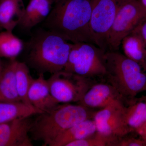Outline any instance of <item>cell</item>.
Listing matches in <instances>:
<instances>
[{"mask_svg":"<svg viewBox=\"0 0 146 146\" xmlns=\"http://www.w3.org/2000/svg\"><path fill=\"white\" fill-rule=\"evenodd\" d=\"M118 101L124 103L111 84L100 82L92 84L78 104L89 109H100Z\"/></svg>","mask_w":146,"mask_h":146,"instance_id":"8fae6325","label":"cell"},{"mask_svg":"<svg viewBox=\"0 0 146 146\" xmlns=\"http://www.w3.org/2000/svg\"><path fill=\"white\" fill-rule=\"evenodd\" d=\"M124 54L146 67V45L140 35L135 30L125 37L122 41Z\"/></svg>","mask_w":146,"mask_h":146,"instance_id":"ac0fdd59","label":"cell"},{"mask_svg":"<svg viewBox=\"0 0 146 146\" xmlns=\"http://www.w3.org/2000/svg\"><path fill=\"white\" fill-rule=\"evenodd\" d=\"M106 73L104 78L117 91L125 104L146 90V74L142 66L119 50L105 53Z\"/></svg>","mask_w":146,"mask_h":146,"instance_id":"277c9868","label":"cell"},{"mask_svg":"<svg viewBox=\"0 0 146 146\" xmlns=\"http://www.w3.org/2000/svg\"><path fill=\"white\" fill-rule=\"evenodd\" d=\"M97 131L93 119H87L73 126L60 135L51 146H66L74 141L87 138Z\"/></svg>","mask_w":146,"mask_h":146,"instance_id":"2e32d148","label":"cell"},{"mask_svg":"<svg viewBox=\"0 0 146 146\" xmlns=\"http://www.w3.org/2000/svg\"><path fill=\"white\" fill-rule=\"evenodd\" d=\"M146 21V9L138 0H121L110 31L107 50H119L123 39Z\"/></svg>","mask_w":146,"mask_h":146,"instance_id":"8992f818","label":"cell"},{"mask_svg":"<svg viewBox=\"0 0 146 146\" xmlns=\"http://www.w3.org/2000/svg\"><path fill=\"white\" fill-rule=\"evenodd\" d=\"M42 112L32 106L22 102L0 101V124Z\"/></svg>","mask_w":146,"mask_h":146,"instance_id":"e0dca14e","label":"cell"},{"mask_svg":"<svg viewBox=\"0 0 146 146\" xmlns=\"http://www.w3.org/2000/svg\"><path fill=\"white\" fill-rule=\"evenodd\" d=\"M126 106L125 120L131 131L136 130L145 121L146 115V99L133 101Z\"/></svg>","mask_w":146,"mask_h":146,"instance_id":"ffe728a7","label":"cell"},{"mask_svg":"<svg viewBox=\"0 0 146 146\" xmlns=\"http://www.w3.org/2000/svg\"><path fill=\"white\" fill-rule=\"evenodd\" d=\"M72 43L58 35L39 28L24 44L28 66L39 74H54L65 68Z\"/></svg>","mask_w":146,"mask_h":146,"instance_id":"7a4b0ae2","label":"cell"},{"mask_svg":"<svg viewBox=\"0 0 146 146\" xmlns=\"http://www.w3.org/2000/svg\"><path fill=\"white\" fill-rule=\"evenodd\" d=\"M135 131L141 136L142 139L146 141V123H143Z\"/></svg>","mask_w":146,"mask_h":146,"instance_id":"d4e9b609","label":"cell"},{"mask_svg":"<svg viewBox=\"0 0 146 146\" xmlns=\"http://www.w3.org/2000/svg\"><path fill=\"white\" fill-rule=\"evenodd\" d=\"M119 140L96 131L87 138L71 142L66 146H117Z\"/></svg>","mask_w":146,"mask_h":146,"instance_id":"7402d4cb","label":"cell"},{"mask_svg":"<svg viewBox=\"0 0 146 146\" xmlns=\"http://www.w3.org/2000/svg\"><path fill=\"white\" fill-rule=\"evenodd\" d=\"M121 1V0H117V2H119Z\"/></svg>","mask_w":146,"mask_h":146,"instance_id":"f1b7e54d","label":"cell"},{"mask_svg":"<svg viewBox=\"0 0 146 146\" xmlns=\"http://www.w3.org/2000/svg\"><path fill=\"white\" fill-rule=\"evenodd\" d=\"M140 1L146 9V0H141Z\"/></svg>","mask_w":146,"mask_h":146,"instance_id":"484cf974","label":"cell"},{"mask_svg":"<svg viewBox=\"0 0 146 146\" xmlns=\"http://www.w3.org/2000/svg\"><path fill=\"white\" fill-rule=\"evenodd\" d=\"M3 69L2 65L1 62V59H0V76L2 72Z\"/></svg>","mask_w":146,"mask_h":146,"instance_id":"4316f807","label":"cell"},{"mask_svg":"<svg viewBox=\"0 0 146 146\" xmlns=\"http://www.w3.org/2000/svg\"><path fill=\"white\" fill-rule=\"evenodd\" d=\"M16 77L17 91L21 101L31 105L28 98V94L33 78L31 75L29 66L26 63L18 61Z\"/></svg>","mask_w":146,"mask_h":146,"instance_id":"44dd1931","label":"cell"},{"mask_svg":"<svg viewBox=\"0 0 146 146\" xmlns=\"http://www.w3.org/2000/svg\"><path fill=\"white\" fill-rule=\"evenodd\" d=\"M56 0H30L18 27L30 32L33 28L45 21L50 13Z\"/></svg>","mask_w":146,"mask_h":146,"instance_id":"4fadbf2b","label":"cell"},{"mask_svg":"<svg viewBox=\"0 0 146 146\" xmlns=\"http://www.w3.org/2000/svg\"><path fill=\"white\" fill-rule=\"evenodd\" d=\"M95 111L81 104H59L54 108L37 114L33 120L30 135L32 140L51 146L60 135L73 126L93 119Z\"/></svg>","mask_w":146,"mask_h":146,"instance_id":"3957f363","label":"cell"},{"mask_svg":"<svg viewBox=\"0 0 146 146\" xmlns=\"http://www.w3.org/2000/svg\"></svg>","mask_w":146,"mask_h":146,"instance_id":"4dcf8cb0","label":"cell"},{"mask_svg":"<svg viewBox=\"0 0 146 146\" xmlns=\"http://www.w3.org/2000/svg\"><path fill=\"white\" fill-rule=\"evenodd\" d=\"M23 41L13 34L5 30L0 33V58L16 59L23 50Z\"/></svg>","mask_w":146,"mask_h":146,"instance_id":"d6986e66","label":"cell"},{"mask_svg":"<svg viewBox=\"0 0 146 146\" xmlns=\"http://www.w3.org/2000/svg\"><path fill=\"white\" fill-rule=\"evenodd\" d=\"M91 15V0H56L42 27L70 43L95 44L90 29Z\"/></svg>","mask_w":146,"mask_h":146,"instance_id":"6da1fadb","label":"cell"},{"mask_svg":"<svg viewBox=\"0 0 146 146\" xmlns=\"http://www.w3.org/2000/svg\"><path fill=\"white\" fill-rule=\"evenodd\" d=\"M146 146V141L143 139L124 138V137L120 139L117 144V146Z\"/></svg>","mask_w":146,"mask_h":146,"instance_id":"603a6c76","label":"cell"},{"mask_svg":"<svg viewBox=\"0 0 146 146\" xmlns=\"http://www.w3.org/2000/svg\"><path fill=\"white\" fill-rule=\"evenodd\" d=\"M105 52L92 43H72L63 70L93 80L104 78L106 73Z\"/></svg>","mask_w":146,"mask_h":146,"instance_id":"5b68a950","label":"cell"},{"mask_svg":"<svg viewBox=\"0 0 146 146\" xmlns=\"http://www.w3.org/2000/svg\"><path fill=\"white\" fill-rule=\"evenodd\" d=\"M31 117L16 119L0 124V146H32L30 135Z\"/></svg>","mask_w":146,"mask_h":146,"instance_id":"30bf717a","label":"cell"},{"mask_svg":"<svg viewBox=\"0 0 146 146\" xmlns=\"http://www.w3.org/2000/svg\"><path fill=\"white\" fill-rule=\"evenodd\" d=\"M23 0H0V25L5 30L13 31L25 13Z\"/></svg>","mask_w":146,"mask_h":146,"instance_id":"5bb4252c","label":"cell"},{"mask_svg":"<svg viewBox=\"0 0 146 146\" xmlns=\"http://www.w3.org/2000/svg\"><path fill=\"white\" fill-rule=\"evenodd\" d=\"M90 29L95 44L107 50L110 31L118 7L117 0H91Z\"/></svg>","mask_w":146,"mask_h":146,"instance_id":"ba28073f","label":"cell"},{"mask_svg":"<svg viewBox=\"0 0 146 146\" xmlns=\"http://www.w3.org/2000/svg\"><path fill=\"white\" fill-rule=\"evenodd\" d=\"M126 106L123 102L118 101L95 111L93 119L97 131L119 139L131 132L125 120Z\"/></svg>","mask_w":146,"mask_h":146,"instance_id":"9c48e42d","label":"cell"},{"mask_svg":"<svg viewBox=\"0 0 146 146\" xmlns=\"http://www.w3.org/2000/svg\"><path fill=\"white\" fill-rule=\"evenodd\" d=\"M135 30L140 35L146 46V21Z\"/></svg>","mask_w":146,"mask_h":146,"instance_id":"cb8c5ba5","label":"cell"},{"mask_svg":"<svg viewBox=\"0 0 146 146\" xmlns=\"http://www.w3.org/2000/svg\"><path fill=\"white\" fill-rule=\"evenodd\" d=\"M51 94L59 104L78 103L94 80L64 70L52 74L47 80Z\"/></svg>","mask_w":146,"mask_h":146,"instance_id":"52a82bcc","label":"cell"},{"mask_svg":"<svg viewBox=\"0 0 146 146\" xmlns=\"http://www.w3.org/2000/svg\"><path fill=\"white\" fill-rule=\"evenodd\" d=\"M1 25H0V29H1Z\"/></svg>","mask_w":146,"mask_h":146,"instance_id":"f546056e","label":"cell"},{"mask_svg":"<svg viewBox=\"0 0 146 146\" xmlns=\"http://www.w3.org/2000/svg\"><path fill=\"white\" fill-rule=\"evenodd\" d=\"M17 62L16 59L11 60L8 65L3 69L0 76V101L21 102L16 86Z\"/></svg>","mask_w":146,"mask_h":146,"instance_id":"9a60e30c","label":"cell"},{"mask_svg":"<svg viewBox=\"0 0 146 146\" xmlns=\"http://www.w3.org/2000/svg\"><path fill=\"white\" fill-rule=\"evenodd\" d=\"M28 98L31 105L42 112L50 111L60 104L51 94L48 81L43 74H39L37 78H33Z\"/></svg>","mask_w":146,"mask_h":146,"instance_id":"7c38bea8","label":"cell"},{"mask_svg":"<svg viewBox=\"0 0 146 146\" xmlns=\"http://www.w3.org/2000/svg\"><path fill=\"white\" fill-rule=\"evenodd\" d=\"M144 123H146V115L145 119V121H144Z\"/></svg>","mask_w":146,"mask_h":146,"instance_id":"83f0119b","label":"cell"}]
</instances>
